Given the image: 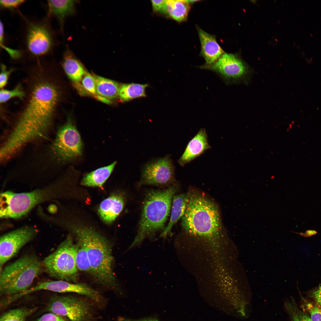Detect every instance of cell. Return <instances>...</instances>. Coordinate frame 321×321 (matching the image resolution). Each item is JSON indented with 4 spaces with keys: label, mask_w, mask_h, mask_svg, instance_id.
Returning a JSON list of instances; mask_svg holds the SVG:
<instances>
[{
    "label": "cell",
    "mask_w": 321,
    "mask_h": 321,
    "mask_svg": "<svg viewBox=\"0 0 321 321\" xmlns=\"http://www.w3.org/2000/svg\"><path fill=\"white\" fill-rule=\"evenodd\" d=\"M59 96L54 84L42 81L34 87L28 103L1 148L9 156L24 144L43 136L50 128Z\"/></svg>",
    "instance_id": "1"
},
{
    "label": "cell",
    "mask_w": 321,
    "mask_h": 321,
    "mask_svg": "<svg viewBox=\"0 0 321 321\" xmlns=\"http://www.w3.org/2000/svg\"><path fill=\"white\" fill-rule=\"evenodd\" d=\"M188 193L186 210L181 224L188 233L209 241L218 240L224 230L216 204L202 193L191 191Z\"/></svg>",
    "instance_id": "2"
},
{
    "label": "cell",
    "mask_w": 321,
    "mask_h": 321,
    "mask_svg": "<svg viewBox=\"0 0 321 321\" xmlns=\"http://www.w3.org/2000/svg\"><path fill=\"white\" fill-rule=\"evenodd\" d=\"M76 239L84 244L91 268V275L97 283L113 290L119 287L113 272L111 245L99 233L90 228L74 226Z\"/></svg>",
    "instance_id": "3"
},
{
    "label": "cell",
    "mask_w": 321,
    "mask_h": 321,
    "mask_svg": "<svg viewBox=\"0 0 321 321\" xmlns=\"http://www.w3.org/2000/svg\"><path fill=\"white\" fill-rule=\"evenodd\" d=\"M177 189V185L173 184L166 189L152 190L147 194L138 232L129 249L139 246L146 238L164 230Z\"/></svg>",
    "instance_id": "4"
},
{
    "label": "cell",
    "mask_w": 321,
    "mask_h": 321,
    "mask_svg": "<svg viewBox=\"0 0 321 321\" xmlns=\"http://www.w3.org/2000/svg\"><path fill=\"white\" fill-rule=\"evenodd\" d=\"M43 271L42 262L35 255L25 254L21 257L0 271L1 295L8 296L26 291Z\"/></svg>",
    "instance_id": "5"
},
{
    "label": "cell",
    "mask_w": 321,
    "mask_h": 321,
    "mask_svg": "<svg viewBox=\"0 0 321 321\" xmlns=\"http://www.w3.org/2000/svg\"><path fill=\"white\" fill-rule=\"evenodd\" d=\"M77 248L71 237L68 236L42 263L44 271L57 280L75 282L78 277L75 257Z\"/></svg>",
    "instance_id": "6"
},
{
    "label": "cell",
    "mask_w": 321,
    "mask_h": 321,
    "mask_svg": "<svg viewBox=\"0 0 321 321\" xmlns=\"http://www.w3.org/2000/svg\"><path fill=\"white\" fill-rule=\"evenodd\" d=\"M94 304L90 300L72 296L55 295L50 298L46 307L51 312L68 319L70 321H96Z\"/></svg>",
    "instance_id": "7"
},
{
    "label": "cell",
    "mask_w": 321,
    "mask_h": 321,
    "mask_svg": "<svg viewBox=\"0 0 321 321\" xmlns=\"http://www.w3.org/2000/svg\"><path fill=\"white\" fill-rule=\"evenodd\" d=\"M50 147L51 158L54 161L67 162L81 155L82 150L81 137L70 119L59 128Z\"/></svg>",
    "instance_id": "8"
},
{
    "label": "cell",
    "mask_w": 321,
    "mask_h": 321,
    "mask_svg": "<svg viewBox=\"0 0 321 321\" xmlns=\"http://www.w3.org/2000/svg\"><path fill=\"white\" fill-rule=\"evenodd\" d=\"M46 198L44 190L19 193L10 191L2 193L0 195V216L2 218L20 217Z\"/></svg>",
    "instance_id": "9"
},
{
    "label": "cell",
    "mask_w": 321,
    "mask_h": 321,
    "mask_svg": "<svg viewBox=\"0 0 321 321\" xmlns=\"http://www.w3.org/2000/svg\"><path fill=\"white\" fill-rule=\"evenodd\" d=\"M174 180V167L168 155L146 164L139 184L165 186L173 183Z\"/></svg>",
    "instance_id": "10"
},
{
    "label": "cell",
    "mask_w": 321,
    "mask_h": 321,
    "mask_svg": "<svg viewBox=\"0 0 321 321\" xmlns=\"http://www.w3.org/2000/svg\"><path fill=\"white\" fill-rule=\"evenodd\" d=\"M36 233L35 229L25 227L1 236L0 239V267L15 256L23 246L33 238Z\"/></svg>",
    "instance_id": "11"
},
{
    "label": "cell",
    "mask_w": 321,
    "mask_h": 321,
    "mask_svg": "<svg viewBox=\"0 0 321 321\" xmlns=\"http://www.w3.org/2000/svg\"><path fill=\"white\" fill-rule=\"evenodd\" d=\"M26 42L28 50L36 56L45 55L49 52L53 45L51 34L45 25L32 23L29 26Z\"/></svg>",
    "instance_id": "12"
},
{
    "label": "cell",
    "mask_w": 321,
    "mask_h": 321,
    "mask_svg": "<svg viewBox=\"0 0 321 321\" xmlns=\"http://www.w3.org/2000/svg\"><path fill=\"white\" fill-rule=\"evenodd\" d=\"M207 67L227 82L240 79L246 75L247 71L242 62L230 54L224 53L215 63Z\"/></svg>",
    "instance_id": "13"
},
{
    "label": "cell",
    "mask_w": 321,
    "mask_h": 321,
    "mask_svg": "<svg viewBox=\"0 0 321 321\" xmlns=\"http://www.w3.org/2000/svg\"><path fill=\"white\" fill-rule=\"evenodd\" d=\"M41 290L58 293H75L83 295L94 302L99 300L100 293L89 286L83 283H73L62 280L42 282L40 285Z\"/></svg>",
    "instance_id": "14"
},
{
    "label": "cell",
    "mask_w": 321,
    "mask_h": 321,
    "mask_svg": "<svg viewBox=\"0 0 321 321\" xmlns=\"http://www.w3.org/2000/svg\"><path fill=\"white\" fill-rule=\"evenodd\" d=\"M211 148L208 144L205 129L201 128L188 142L178 162L180 166H184Z\"/></svg>",
    "instance_id": "15"
},
{
    "label": "cell",
    "mask_w": 321,
    "mask_h": 321,
    "mask_svg": "<svg viewBox=\"0 0 321 321\" xmlns=\"http://www.w3.org/2000/svg\"><path fill=\"white\" fill-rule=\"evenodd\" d=\"M198 32L202 54L207 65L206 66H209L215 63L224 54V52L214 36L200 28L198 29Z\"/></svg>",
    "instance_id": "16"
},
{
    "label": "cell",
    "mask_w": 321,
    "mask_h": 321,
    "mask_svg": "<svg viewBox=\"0 0 321 321\" xmlns=\"http://www.w3.org/2000/svg\"><path fill=\"white\" fill-rule=\"evenodd\" d=\"M62 65L69 78L78 85L79 88L82 87L80 83L83 76L87 72L82 64L68 48L64 53Z\"/></svg>",
    "instance_id": "17"
},
{
    "label": "cell",
    "mask_w": 321,
    "mask_h": 321,
    "mask_svg": "<svg viewBox=\"0 0 321 321\" xmlns=\"http://www.w3.org/2000/svg\"><path fill=\"white\" fill-rule=\"evenodd\" d=\"M123 196L119 194L112 195L103 200L98 210L102 220L108 224L113 222L119 215L124 207Z\"/></svg>",
    "instance_id": "18"
},
{
    "label": "cell",
    "mask_w": 321,
    "mask_h": 321,
    "mask_svg": "<svg viewBox=\"0 0 321 321\" xmlns=\"http://www.w3.org/2000/svg\"><path fill=\"white\" fill-rule=\"evenodd\" d=\"M188 199V193L174 195L173 199L169 222L160 237L165 238L169 234L173 226L182 217L185 213Z\"/></svg>",
    "instance_id": "19"
},
{
    "label": "cell",
    "mask_w": 321,
    "mask_h": 321,
    "mask_svg": "<svg viewBox=\"0 0 321 321\" xmlns=\"http://www.w3.org/2000/svg\"><path fill=\"white\" fill-rule=\"evenodd\" d=\"M47 2L50 14L57 18L62 30L65 18L75 13L76 1L49 0Z\"/></svg>",
    "instance_id": "20"
},
{
    "label": "cell",
    "mask_w": 321,
    "mask_h": 321,
    "mask_svg": "<svg viewBox=\"0 0 321 321\" xmlns=\"http://www.w3.org/2000/svg\"><path fill=\"white\" fill-rule=\"evenodd\" d=\"M190 9L188 0H166L161 13L181 22L186 20Z\"/></svg>",
    "instance_id": "21"
},
{
    "label": "cell",
    "mask_w": 321,
    "mask_h": 321,
    "mask_svg": "<svg viewBox=\"0 0 321 321\" xmlns=\"http://www.w3.org/2000/svg\"><path fill=\"white\" fill-rule=\"evenodd\" d=\"M97 95L109 100L118 97L120 86L117 82L95 75H92Z\"/></svg>",
    "instance_id": "22"
},
{
    "label": "cell",
    "mask_w": 321,
    "mask_h": 321,
    "mask_svg": "<svg viewBox=\"0 0 321 321\" xmlns=\"http://www.w3.org/2000/svg\"><path fill=\"white\" fill-rule=\"evenodd\" d=\"M116 163V162H114L109 165L86 174L83 177L81 184L88 186H102L113 171Z\"/></svg>",
    "instance_id": "23"
},
{
    "label": "cell",
    "mask_w": 321,
    "mask_h": 321,
    "mask_svg": "<svg viewBox=\"0 0 321 321\" xmlns=\"http://www.w3.org/2000/svg\"><path fill=\"white\" fill-rule=\"evenodd\" d=\"M147 84L136 83L125 84L120 86L118 97L123 102L127 101L139 97L146 96L145 89Z\"/></svg>",
    "instance_id": "24"
},
{
    "label": "cell",
    "mask_w": 321,
    "mask_h": 321,
    "mask_svg": "<svg viewBox=\"0 0 321 321\" xmlns=\"http://www.w3.org/2000/svg\"><path fill=\"white\" fill-rule=\"evenodd\" d=\"M36 308L21 307L10 310L1 316L0 321H25Z\"/></svg>",
    "instance_id": "25"
},
{
    "label": "cell",
    "mask_w": 321,
    "mask_h": 321,
    "mask_svg": "<svg viewBox=\"0 0 321 321\" xmlns=\"http://www.w3.org/2000/svg\"><path fill=\"white\" fill-rule=\"evenodd\" d=\"M284 306L292 321H312L310 315L300 309L293 299L286 300Z\"/></svg>",
    "instance_id": "26"
},
{
    "label": "cell",
    "mask_w": 321,
    "mask_h": 321,
    "mask_svg": "<svg viewBox=\"0 0 321 321\" xmlns=\"http://www.w3.org/2000/svg\"><path fill=\"white\" fill-rule=\"evenodd\" d=\"M76 239L77 248L75 261L77 269L91 274V268L85 246L81 241Z\"/></svg>",
    "instance_id": "27"
},
{
    "label": "cell",
    "mask_w": 321,
    "mask_h": 321,
    "mask_svg": "<svg viewBox=\"0 0 321 321\" xmlns=\"http://www.w3.org/2000/svg\"><path fill=\"white\" fill-rule=\"evenodd\" d=\"M25 95V93L19 85L12 90L2 89L0 92V102L1 103H5L11 99L15 97L22 99Z\"/></svg>",
    "instance_id": "28"
},
{
    "label": "cell",
    "mask_w": 321,
    "mask_h": 321,
    "mask_svg": "<svg viewBox=\"0 0 321 321\" xmlns=\"http://www.w3.org/2000/svg\"><path fill=\"white\" fill-rule=\"evenodd\" d=\"M302 307L309 314L312 321H321L320 306L303 299Z\"/></svg>",
    "instance_id": "29"
},
{
    "label": "cell",
    "mask_w": 321,
    "mask_h": 321,
    "mask_svg": "<svg viewBox=\"0 0 321 321\" xmlns=\"http://www.w3.org/2000/svg\"><path fill=\"white\" fill-rule=\"evenodd\" d=\"M81 85L86 93L93 95H97L95 80L93 75L86 72L81 81Z\"/></svg>",
    "instance_id": "30"
},
{
    "label": "cell",
    "mask_w": 321,
    "mask_h": 321,
    "mask_svg": "<svg viewBox=\"0 0 321 321\" xmlns=\"http://www.w3.org/2000/svg\"><path fill=\"white\" fill-rule=\"evenodd\" d=\"M33 321H70L66 318L51 312H48Z\"/></svg>",
    "instance_id": "31"
},
{
    "label": "cell",
    "mask_w": 321,
    "mask_h": 321,
    "mask_svg": "<svg viewBox=\"0 0 321 321\" xmlns=\"http://www.w3.org/2000/svg\"><path fill=\"white\" fill-rule=\"evenodd\" d=\"M0 75V87L3 88L7 84L10 75L13 70L12 69L7 70L6 66L3 64L1 65Z\"/></svg>",
    "instance_id": "32"
},
{
    "label": "cell",
    "mask_w": 321,
    "mask_h": 321,
    "mask_svg": "<svg viewBox=\"0 0 321 321\" xmlns=\"http://www.w3.org/2000/svg\"><path fill=\"white\" fill-rule=\"evenodd\" d=\"M24 1L22 0H2L0 1V4L4 8L15 9L23 3Z\"/></svg>",
    "instance_id": "33"
},
{
    "label": "cell",
    "mask_w": 321,
    "mask_h": 321,
    "mask_svg": "<svg viewBox=\"0 0 321 321\" xmlns=\"http://www.w3.org/2000/svg\"><path fill=\"white\" fill-rule=\"evenodd\" d=\"M166 0H152V8L155 12L161 13L164 7Z\"/></svg>",
    "instance_id": "34"
},
{
    "label": "cell",
    "mask_w": 321,
    "mask_h": 321,
    "mask_svg": "<svg viewBox=\"0 0 321 321\" xmlns=\"http://www.w3.org/2000/svg\"><path fill=\"white\" fill-rule=\"evenodd\" d=\"M0 45L2 48L5 50L8 53L12 58L17 59L20 57L21 54L19 51L7 47L3 44H0Z\"/></svg>",
    "instance_id": "35"
},
{
    "label": "cell",
    "mask_w": 321,
    "mask_h": 321,
    "mask_svg": "<svg viewBox=\"0 0 321 321\" xmlns=\"http://www.w3.org/2000/svg\"><path fill=\"white\" fill-rule=\"evenodd\" d=\"M312 295L316 303L321 306V286L312 292Z\"/></svg>",
    "instance_id": "36"
},
{
    "label": "cell",
    "mask_w": 321,
    "mask_h": 321,
    "mask_svg": "<svg viewBox=\"0 0 321 321\" xmlns=\"http://www.w3.org/2000/svg\"><path fill=\"white\" fill-rule=\"evenodd\" d=\"M117 321H158L154 318H147L140 320H134L126 317H119L117 318Z\"/></svg>",
    "instance_id": "37"
},
{
    "label": "cell",
    "mask_w": 321,
    "mask_h": 321,
    "mask_svg": "<svg viewBox=\"0 0 321 321\" xmlns=\"http://www.w3.org/2000/svg\"><path fill=\"white\" fill-rule=\"evenodd\" d=\"M95 97L98 100H99L103 102H104L107 104H110L111 103V101L110 100L99 95H97L95 96Z\"/></svg>",
    "instance_id": "38"
}]
</instances>
